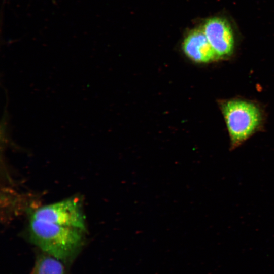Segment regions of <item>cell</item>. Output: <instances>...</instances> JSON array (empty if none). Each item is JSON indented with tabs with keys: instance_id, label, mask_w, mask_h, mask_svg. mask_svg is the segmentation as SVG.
Returning <instances> with one entry per match:
<instances>
[{
	"instance_id": "3",
	"label": "cell",
	"mask_w": 274,
	"mask_h": 274,
	"mask_svg": "<svg viewBox=\"0 0 274 274\" xmlns=\"http://www.w3.org/2000/svg\"><path fill=\"white\" fill-rule=\"evenodd\" d=\"M34 219L85 231V219L80 203L68 199L42 207L32 215Z\"/></svg>"
},
{
	"instance_id": "1",
	"label": "cell",
	"mask_w": 274,
	"mask_h": 274,
	"mask_svg": "<svg viewBox=\"0 0 274 274\" xmlns=\"http://www.w3.org/2000/svg\"><path fill=\"white\" fill-rule=\"evenodd\" d=\"M29 230L33 244L60 261L71 258L82 243L83 231L51 222L31 218Z\"/></svg>"
},
{
	"instance_id": "5",
	"label": "cell",
	"mask_w": 274,
	"mask_h": 274,
	"mask_svg": "<svg viewBox=\"0 0 274 274\" xmlns=\"http://www.w3.org/2000/svg\"><path fill=\"white\" fill-rule=\"evenodd\" d=\"M183 50L188 58L198 63H207L218 58L202 28L194 29L187 35Z\"/></svg>"
},
{
	"instance_id": "2",
	"label": "cell",
	"mask_w": 274,
	"mask_h": 274,
	"mask_svg": "<svg viewBox=\"0 0 274 274\" xmlns=\"http://www.w3.org/2000/svg\"><path fill=\"white\" fill-rule=\"evenodd\" d=\"M222 110L232 148L238 146L248 138L261 121L258 108L250 102L229 100L222 105Z\"/></svg>"
},
{
	"instance_id": "6",
	"label": "cell",
	"mask_w": 274,
	"mask_h": 274,
	"mask_svg": "<svg viewBox=\"0 0 274 274\" xmlns=\"http://www.w3.org/2000/svg\"><path fill=\"white\" fill-rule=\"evenodd\" d=\"M31 274H64L60 260L51 256H42L38 259Z\"/></svg>"
},
{
	"instance_id": "4",
	"label": "cell",
	"mask_w": 274,
	"mask_h": 274,
	"mask_svg": "<svg viewBox=\"0 0 274 274\" xmlns=\"http://www.w3.org/2000/svg\"><path fill=\"white\" fill-rule=\"evenodd\" d=\"M202 29L218 57L231 54L234 48V36L226 19L221 17L210 18Z\"/></svg>"
}]
</instances>
